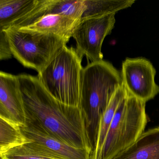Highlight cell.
<instances>
[{"instance_id":"obj_1","label":"cell","mask_w":159,"mask_h":159,"mask_svg":"<svg viewBox=\"0 0 159 159\" xmlns=\"http://www.w3.org/2000/svg\"><path fill=\"white\" fill-rule=\"evenodd\" d=\"M17 77L27 119L66 144L87 150L92 154L85 118L81 109L55 98L38 77L23 74Z\"/></svg>"},{"instance_id":"obj_2","label":"cell","mask_w":159,"mask_h":159,"mask_svg":"<svg viewBox=\"0 0 159 159\" xmlns=\"http://www.w3.org/2000/svg\"><path fill=\"white\" fill-rule=\"evenodd\" d=\"M123 84L121 74L112 64L102 61L83 68L80 81V103L92 148L96 149L100 120L117 90Z\"/></svg>"},{"instance_id":"obj_3","label":"cell","mask_w":159,"mask_h":159,"mask_svg":"<svg viewBox=\"0 0 159 159\" xmlns=\"http://www.w3.org/2000/svg\"><path fill=\"white\" fill-rule=\"evenodd\" d=\"M83 57L76 49L66 46L45 69L39 73L38 79L45 90L65 105L80 107Z\"/></svg>"},{"instance_id":"obj_4","label":"cell","mask_w":159,"mask_h":159,"mask_svg":"<svg viewBox=\"0 0 159 159\" xmlns=\"http://www.w3.org/2000/svg\"><path fill=\"white\" fill-rule=\"evenodd\" d=\"M148 122L146 102L127 94L119 105L99 159H111L134 143Z\"/></svg>"},{"instance_id":"obj_5","label":"cell","mask_w":159,"mask_h":159,"mask_svg":"<svg viewBox=\"0 0 159 159\" xmlns=\"http://www.w3.org/2000/svg\"><path fill=\"white\" fill-rule=\"evenodd\" d=\"M6 32L14 57L24 66L41 72L62 52L69 41L58 36L28 30Z\"/></svg>"},{"instance_id":"obj_6","label":"cell","mask_w":159,"mask_h":159,"mask_svg":"<svg viewBox=\"0 0 159 159\" xmlns=\"http://www.w3.org/2000/svg\"><path fill=\"white\" fill-rule=\"evenodd\" d=\"M115 14L81 19L75 29L72 38L76 41V50L91 63L103 60L102 44L114 28Z\"/></svg>"},{"instance_id":"obj_7","label":"cell","mask_w":159,"mask_h":159,"mask_svg":"<svg viewBox=\"0 0 159 159\" xmlns=\"http://www.w3.org/2000/svg\"><path fill=\"white\" fill-rule=\"evenodd\" d=\"M121 74L127 94L146 103L159 93V86L155 81L156 70L146 58H126Z\"/></svg>"},{"instance_id":"obj_8","label":"cell","mask_w":159,"mask_h":159,"mask_svg":"<svg viewBox=\"0 0 159 159\" xmlns=\"http://www.w3.org/2000/svg\"><path fill=\"white\" fill-rule=\"evenodd\" d=\"M0 116L21 126L26 122L18 77L2 71L0 72Z\"/></svg>"},{"instance_id":"obj_9","label":"cell","mask_w":159,"mask_h":159,"mask_svg":"<svg viewBox=\"0 0 159 159\" xmlns=\"http://www.w3.org/2000/svg\"><path fill=\"white\" fill-rule=\"evenodd\" d=\"M24 134L30 140L42 145L65 159H91V152L74 148L44 130L38 124L27 119L21 126Z\"/></svg>"},{"instance_id":"obj_10","label":"cell","mask_w":159,"mask_h":159,"mask_svg":"<svg viewBox=\"0 0 159 159\" xmlns=\"http://www.w3.org/2000/svg\"><path fill=\"white\" fill-rule=\"evenodd\" d=\"M111 159H159V126L142 133L134 143Z\"/></svg>"},{"instance_id":"obj_11","label":"cell","mask_w":159,"mask_h":159,"mask_svg":"<svg viewBox=\"0 0 159 159\" xmlns=\"http://www.w3.org/2000/svg\"><path fill=\"white\" fill-rule=\"evenodd\" d=\"M80 21L58 15H48L34 24L21 29L52 34L69 41Z\"/></svg>"},{"instance_id":"obj_12","label":"cell","mask_w":159,"mask_h":159,"mask_svg":"<svg viewBox=\"0 0 159 159\" xmlns=\"http://www.w3.org/2000/svg\"><path fill=\"white\" fill-rule=\"evenodd\" d=\"M38 2L39 0H0V31L8 29L32 11Z\"/></svg>"},{"instance_id":"obj_13","label":"cell","mask_w":159,"mask_h":159,"mask_svg":"<svg viewBox=\"0 0 159 159\" xmlns=\"http://www.w3.org/2000/svg\"><path fill=\"white\" fill-rule=\"evenodd\" d=\"M33 142L24 134L21 125L0 116V155L16 147Z\"/></svg>"},{"instance_id":"obj_14","label":"cell","mask_w":159,"mask_h":159,"mask_svg":"<svg viewBox=\"0 0 159 159\" xmlns=\"http://www.w3.org/2000/svg\"><path fill=\"white\" fill-rule=\"evenodd\" d=\"M127 95L126 89L123 83L116 91L109 105L101 117L99 124L96 149L91 159H99L101 150L110 126L119 105Z\"/></svg>"},{"instance_id":"obj_15","label":"cell","mask_w":159,"mask_h":159,"mask_svg":"<svg viewBox=\"0 0 159 159\" xmlns=\"http://www.w3.org/2000/svg\"><path fill=\"white\" fill-rule=\"evenodd\" d=\"M86 10L81 19L103 16L131 7L135 0H84Z\"/></svg>"},{"instance_id":"obj_16","label":"cell","mask_w":159,"mask_h":159,"mask_svg":"<svg viewBox=\"0 0 159 159\" xmlns=\"http://www.w3.org/2000/svg\"><path fill=\"white\" fill-rule=\"evenodd\" d=\"M2 159H65L33 141L16 147L0 155Z\"/></svg>"},{"instance_id":"obj_17","label":"cell","mask_w":159,"mask_h":159,"mask_svg":"<svg viewBox=\"0 0 159 159\" xmlns=\"http://www.w3.org/2000/svg\"><path fill=\"white\" fill-rule=\"evenodd\" d=\"M85 10L84 0H49L44 9V16L58 15L81 20Z\"/></svg>"},{"instance_id":"obj_18","label":"cell","mask_w":159,"mask_h":159,"mask_svg":"<svg viewBox=\"0 0 159 159\" xmlns=\"http://www.w3.org/2000/svg\"><path fill=\"white\" fill-rule=\"evenodd\" d=\"M13 54L7 34L5 31H0V59L7 60L12 57Z\"/></svg>"},{"instance_id":"obj_19","label":"cell","mask_w":159,"mask_h":159,"mask_svg":"<svg viewBox=\"0 0 159 159\" xmlns=\"http://www.w3.org/2000/svg\"><path fill=\"white\" fill-rule=\"evenodd\" d=\"M0 159H1V158H0Z\"/></svg>"}]
</instances>
